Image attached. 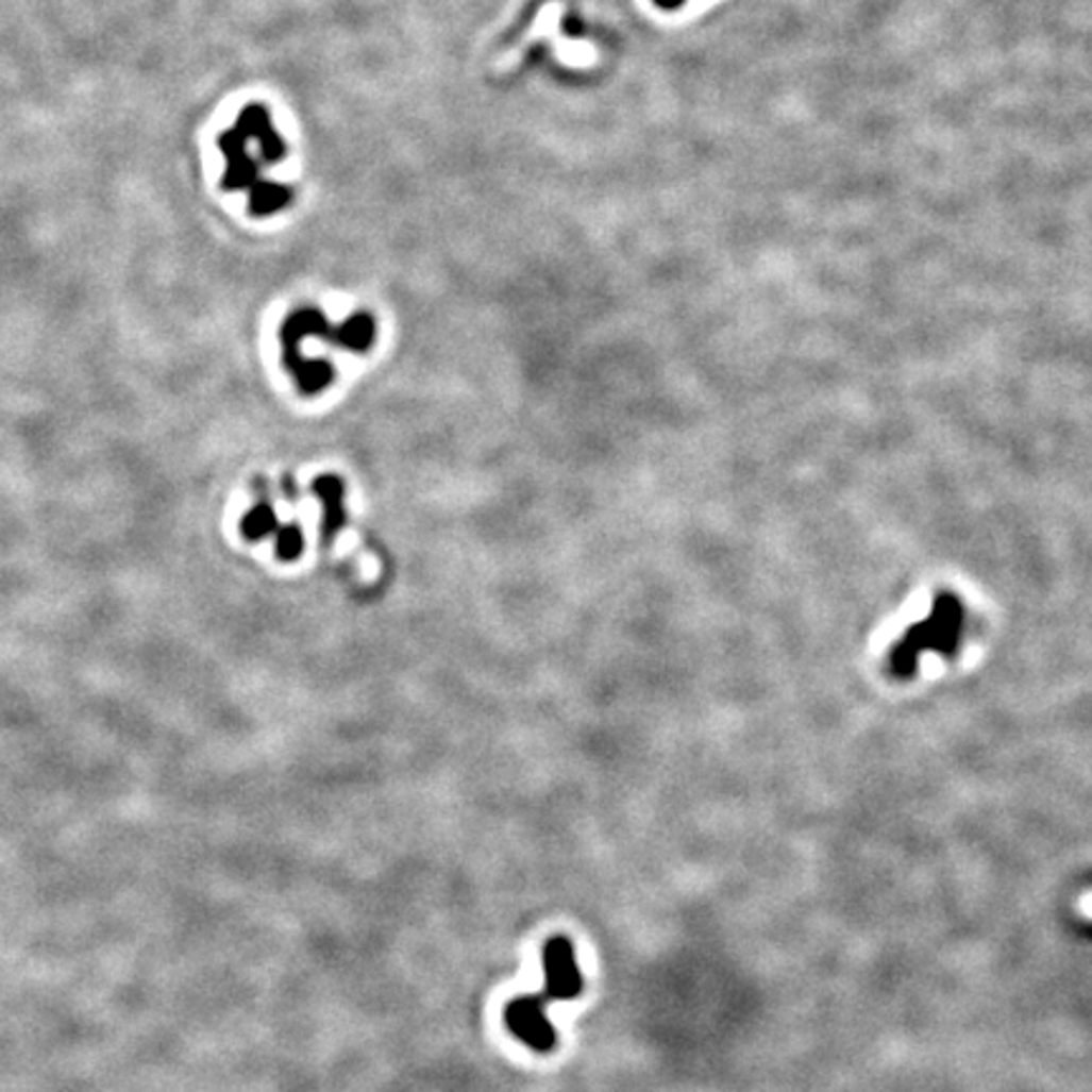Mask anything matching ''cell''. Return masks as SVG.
<instances>
[{"label": "cell", "mask_w": 1092, "mask_h": 1092, "mask_svg": "<svg viewBox=\"0 0 1092 1092\" xmlns=\"http://www.w3.org/2000/svg\"><path fill=\"white\" fill-rule=\"evenodd\" d=\"M293 380H297L299 390L306 394H314L319 390H326L334 377L332 365L326 359H304L291 370Z\"/></svg>", "instance_id": "cell-6"}, {"label": "cell", "mask_w": 1092, "mask_h": 1092, "mask_svg": "<svg viewBox=\"0 0 1092 1092\" xmlns=\"http://www.w3.org/2000/svg\"><path fill=\"white\" fill-rule=\"evenodd\" d=\"M304 552V536L297 524L276 528V554L281 559H297Z\"/></svg>", "instance_id": "cell-8"}, {"label": "cell", "mask_w": 1092, "mask_h": 1092, "mask_svg": "<svg viewBox=\"0 0 1092 1092\" xmlns=\"http://www.w3.org/2000/svg\"><path fill=\"white\" fill-rule=\"evenodd\" d=\"M314 491L321 495V504H324V528L326 536L339 532L341 524H345V506H341V499H345V488L337 478H319Z\"/></svg>", "instance_id": "cell-5"}, {"label": "cell", "mask_w": 1092, "mask_h": 1092, "mask_svg": "<svg viewBox=\"0 0 1092 1092\" xmlns=\"http://www.w3.org/2000/svg\"><path fill=\"white\" fill-rule=\"evenodd\" d=\"M236 127H240L248 137L256 139L261 147V159L264 165H279L281 159L289 155V147L279 137L271 124V112L264 104H248L240 110Z\"/></svg>", "instance_id": "cell-3"}, {"label": "cell", "mask_w": 1092, "mask_h": 1092, "mask_svg": "<svg viewBox=\"0 0 1092 1092\" xmlns=\"http://www.w3.org/2000/svg\"><path fill=\"white\" fill-rule=\"evenodd\" d=\"M541 967H544V987L539 994L508 1002L504 1020L508 1031L528 1049L552 1052L557 1044V1031L549 1022L547 1007L554 1002L577 999L582 994V974L572 941L567 936L549 938L541 948Z\"/></svg>", "instance_id": "cell-1"}, {"label": "cell", "mask_w": 1092, "mask_h": 1092, "mask_svg": "<svg viewBox=\"0 0 1092 1092\" xmlns=\"http://www.w3.org/2000/svg\"><path fill=\"white\" fill-rule=\"evenodd\" d=\"M248 142L251 137L240 130V127H233L223 134H218V150L223 152L225 157V175L220 180L223 190H253L261 180V163L251 157L248 152Z\"/></svg>", "instance_id": "cell-2"}, {"label": "cell", "mask_w": 1092, "mask_h": 1092, "mask_svg": "<svg viewBox=\"0 0 1092 1092\" xmlns=\"http://www.w3.org/2000/svg\"><path fill=\"white\" fill-rule=\"evenodd\" d=\"M276 528H279L276 516H273V508L268 504H258L251 514L246 516L243 524H240V532H243L246 539H251V541H258V539H264V536L276 534Z\"/></svg>", "instance_id": "cell-7"}, {"label": "cell", "mask_w": 1092, "mask_h": 1092, "mask_svg": "<svg viewBox=\"0 0 1092 1092\" xmlns=\"http://www.w3.org/2000/svg\"><path fill=\"white\" fill-rule=\"evenodd\" d=\"M248 192H251V196H248V213L256 218H266L284 211V207L291 205L293 198L291 187L271 183V180H261V183Z\"/></svg>", "instance_id": "cell-4"}, {"label": "cell", "mask_w": 1092, "mask_h": 1092, "mask_svg": "<svg viewBox=\"0 0 1092 1092\" xmlns=\"http://www.w3.org/2000/svg\"><path fill=\"white\" fill-rule=\"evenodd\" d=\"M683 3H686V0H655V5L662 11H675V9H681Z\"/></svg>", "instance_id": "cell-9"}]
</instances>
